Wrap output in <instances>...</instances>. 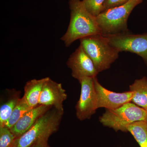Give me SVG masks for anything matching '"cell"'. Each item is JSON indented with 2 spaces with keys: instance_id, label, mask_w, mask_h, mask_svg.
Listing matches in <instances>:
<instances>
[{
  "instance_id": "1",
  "label": "cell",
  "mask_w": 147,
  "mask_h": 147,
  "mask_svg": "<svg viewBox=\"0 0 147 147\" xmlns=\"http://www.w3.org/2000/svg\"><path fill=\"white\" fill-rule=\"evenodd\" d=\"M70 18L65 33L61 38L66 47H69L77 40L98 34H101L96 17L90 13L82 1L69 0Z\"/></svg>"
},
{
  "instance_id": "2",
  "label": "cell",
  "mask_w": 147,
  "mask_h": 147,
  "mask_svg": "<svg viewBox=\"0 0 147 147\" xmlns=\"http://www.w3.org/2000/svg\"><path fill=\"white\" fill-rule=\"evenodd\" d=\"M63 114V112L51 108L40 116L26 133L16 139L12 147H31L41 140H48L58 131Z\"/></svg>"
},
{
  "instance_id": "3",
  "label": "cell",
  "mask_w": 147,
  "mask_h": 147,
  "mask_svg": "<svg viewBox=\"0 0 147 147\" xmlns=\"http://www.w3.org/2000/svg\"><path fill=\"white\" fill-rule=\"evenodd\" d=\"M79 40L98 73L110 68L119 57L120 52L110 45L107 37L101 34L93 35Z\"/></svg>"
},
{
  "instance_id": "4",
  "label": "cell",
  "mask_w": 147,
  "mask_h": 147,
  "mask_svg": "<svg viewBox=\"0 0 147 147\" xmlns=\"http://www.w3.org/2000/svg\"><path fill=\"white\" fill-rule=\"evenodd\" d=\"M143 0H131L120 6L109 9L96 17L101 34L105 36L129 32L127 20L135 7Z\"/></svg>"
},
{
  "instance_id": "5",
  "label": "cell",
  "mask_w": 147,
  "mask_h": 147,
  "mask_svg": "<svg viewBox=\"0 0 147 147\" xmlns=\"http://www.w3.org/2000/svg\"><path fill=\"white\" fill-rule=\"evenodd\" d=\"M147 121V111L129 102L117 109H106L99 117L102 125L113 128L116 131L127 132L129 125L136 122Z\"/></svg>"
},
{
  "instance_id": "6",
  "label": "cell",
  "mask_w": 147,
  "mask_h": 147,
  "mask_svg": "<svg viewBox=\"0 0 147 147\" xmlns=\"http://www.w3.org/2000/svg\"><path fill=\"white\" fill-rule=\"evenodd\" d=\"M110 45L119 52H129L137 54L147 66V33L134 34L129 32L106 36Z\"/></svg>"
},
{
  "instance_id": "7",
  "label": "cell",
  "mask_w": 147,
  "mask_h": 147,
  "mask_svg": "<svg viewBox=\"0 0 147 147\" xmlns=\"http://www.w3.org/2000/svg\"><path fill=\"white\" fill-rule=\"evenodd\" d=\"M94 78L84 77L79 80L81 84V92L76 104V117L81 121L90 118L98 109Z\"/></svg>"
},
{
  "instance_id": "8",
  "label": "cell",
  "mask_w": 147,
  "mask_h": 147,
  "mask_svg": "<svg viewBox=\"0 0 147 147\" xmlns=\"http://www.w3.org/2000/svg\"><path fill=\"white\" fill-rule=\"evenodd\" d=\"M67 65L71 69V76L78 81L84 77L94 78L98 73L92 61L81 45L70 55Z\"/></svg>"
},
{
  "instance_id": "9",
  "label": "cell",
  "mask_w": 147,
  "mask_h": 147,
  "mask_svg": "<svg viewBox=\"0 0 147 147\" xmlns=\"http://www.w3.org/2000/svg\"><path fill=\"white\" fill-rule=\"evenodd\" d=\"M94 86L98 100V108L113 110L131 102L132 93L130 91L122 93L111 91L102 86L97 77L94 78Z\"/></svg>"
},
{
  "instance_id": "10",
  "label": "cell",
  "mask_w": 147,
  "mask_h": 147,
  "mask_svg": "<svg viewBox=\"0 0 147 147\" xmlns=\"http://www.w3.org/2000/svg\"><path fill=\"white\" fill-rule=\"evenodd\" d=\"M67 96L62 84L49 77L42 88L38 105L52 106L64 112L63 102Z\"/></svg>"
},
{
  "instance_id": "11",
  "label": "cell",
  "mask_w": 147,
  "mask_h": 147,
  "mask_svg": "<svg viewBox=\"0 0 147 147\" xmlns=\"http://www.w3.org/2000/svg\"><path fill=\"white\" fill-rule=\"evenodd\" d=\"M52 108V106L40 105L32 108L10 129L11 131L16 139L19 138L30 129L40 116Z\"/></svg>"
},
{
  "instance_id": "12",
  "label": "cell",
  "mask_w": 147,
  "mask_h": 147,
  "mask_svg": "<svg viewBox=\"0 0 147 147\" xmlns=\"http://www.w3.org/2000/svg\"><path fill=\"white\" fill-rule=\"evenodd\" d=\"M48 78L32 79L26 84L23 97L31 108H35L39 105V98L42 88Z\"/></svg>"
},
{
  "instance_id": "13",
  "label": "cell",
  "mask_w": 147,
  "mask_h": 147,
  "mask_svg": "<svg viewBox=\"0 0 147 147\" xmlns=\"http://www.w3.org/2000/svg\"><path fill=\"white\" fill-rule=\"evenodd\" d=\"M129 88V91L132 93L131 102L147 111V77L136 79Z\"/></svg>"
},
{
  "instance_id": "14",
  "label": "cell",
  "mask_w": 147,
  "mask_h": 147,
  "mask_svg": "<svg viewBox=\"0 0 147 147\" xmlns=\"http://www.w3.org/2000/svg\"><path fill=\"white\" fill-rule=\"evenodd\" d=\"M127 130L133 136L140 147H147L146 121L134 123L127 127Z\"/></svg>"
},
{
  "instance_id": "15",
  "label": "cell",
  "mask_w": 147,
  "mask_h": 147,
  "mask_svg": "<svg viewBox=\"0 0 147 147\" xmlns=\"http://www.w3.org/2000/svg\"><path fill=\"white\" fill-rule=\"evenodd\" d=\"M20 98V93L16 91L11 95L6 102L1 105L0 107V127L4 126Z\"/></svg>"
},
{
  "instance_id": "16",
  "label": "cell",
  "mask_w": 147,
  "mask_h": 147,
  "mask_svg": "<svg viewBox=\"0 0 147 147\" xmlns=\"http://www.w3.org/2000/svg\"><path fill=\"white\" fill-rule=\"evenodd\" d=\"M31 109L32 108H30L24 98L22 97L18 101L4 126L10 129Z\"/></svg>"
},
{
  "instance_id": "17",
  "label": "cell",
  "mask_w": 147,
  "mask_h": 147,
  "mask_svg": "<svg viewBox=\"0 0 147 147\" xmlns=\"http://www.w3.org/2000/svg\"><path fill=\"white\" fill-rule=\"evenodd\" d=\"M106 0H83L85 8L93 16L96 17L103 11Z\"/></svg>"
},
{
  "instance_id": "18",
  "label": "cell",
  "mask_w": 147,
  "mask_h": 147,
  "mask_svg": "<svg viewBox=\"0 0 147 147\" xmlns=\"http://www.w3.org/2000/svg\"><path fill=\"white\" fill-rule=\"evenodd\" d=\"M16 139L10 129L3 126L0 127V147H11Z\"/></svg>"
},
{
  "instance_id": "19",
  "label": "cell",
  "mask_w": 147,
  "mask_h": 147,
  "mask_svg": "<svg viewBox=\"0 0 147 147\" xmlns=\"http://www.w3.org/2000/svg\"><path fill=\"white\" fill-rule=\"evenodd\" d=\"M130 1L131 0H106L103 6V11L109 9L123 5Z\"/></svg>"
},
{
  "instance_id": "20",
  "label": "cell",
  "mask_w": 147,
  "mask_h": 147,
  "mask_svg": "<svg viewBox=\"0 0 147 147\" xmlns=\"http://www.w3.org/2000/svg\"><path fill=\"white\" fill-rule=\"evenodd\" d=\"M48 140H43L37 142L31 147H51L49 145Z\"/></svg>"
},
{
  "instance_id": "21",
  "label": "cell",
  "mask_w": 147,
  "mask_h": 147,
  "mask_svg": "<svg viewBox=\"0 0 147 147\" xmlns=\"http://www.w3.org/2000/svg\"><path fill=\"white\" fill-rule=\"evenodd\" d=\"M146 122H147V121H146Z\"/></svg>"
},
{
  "instance_id": "22",
  "label": "cell",
  "mask_w": 147,
  "mask_h": 147,
  "mask_svg": "<svg viewBox=\"0 0 147 147\" xmlns=\"http://www.w3.org/2000/svg\"></svg>"
}]
</instances>
